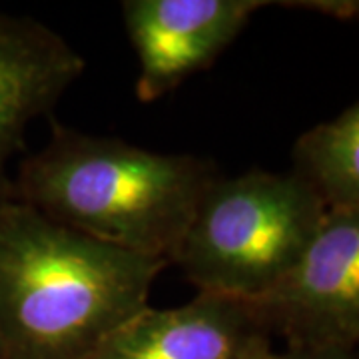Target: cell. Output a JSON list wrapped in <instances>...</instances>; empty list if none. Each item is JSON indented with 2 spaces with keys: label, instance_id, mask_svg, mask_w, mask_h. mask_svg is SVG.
<instances>
[{
  "label": "cell",
  "instance_id": "cell-8",
  "mask_svg": "<svg viewBox=\"0 0 359 359\" xmlns=\"http://www.w3.org/2000/svg\"><path fill=\"white\" fill-rule=\"evenodd\" d=\"M292 174L318 196L327 212L359 210V106L299 134Z\"/></svg>",
  "mask_w": 359,
  "mask_h": 359
},
{
  "label": "cell",
  "instance_id": "cell-1",
  "mask_svg": "<svg viewBox=\"0 0 359 359\" xmlns=\"http://www.w3.org/2000/svg\"><path fill=\"white\" fill-rule=\"evenodd\" d=\"M166 259L92 240L18 200L0 204V335L8 359H90L148 306Z\"/></svg>",
  "mask_w": 359,
  "mask_h": 359
},
{
  "label": "cell",
  "instance_id": "cell-10",
  "mask_svg": "<svg viewBox=\"0 0 359 359\" xmlns=\"http://www.w3.org/2000/svg\"><path fill=\"white\" fill-rule=\"evenodd\" d=\"M244 359H276V349L271 347V337H262L256 346L248 351Z\"/></svg>",
  "mask_w": 359,
  "mask_h": 359
},
{
  "label": "cell",
  "instance_id": "cell-3",
  "mask_svg": "<svg viewBox=\"0 0 359 359\" xmlns=\"http://www.w3.org/2000/svg\"><path fill=\"white\" fill-rule=\"evenodd\" d=\"M327 210L294 174L219 176L202 196L170 266L202 294L248 299L271 287L308 250Z\"/></svg>",
  "mask_w": 359,
  "mask_h": 359
},
{
  "label": "cell",
  "instance_id": "cell-5",
  "mask_svg": "<svg viewBox=\"0 0 359 359\" xmlns=\"http://www.w3.org/2000/svg\"><path fill=\"white\" fill-rule=\"evenodd\" d=\"M269 0H126L124 25L138 56L136 96L154 102L230 46Z\"/></svg>",
  "mask_w": 359,
  "mask_h": 359
},
{
  "label": "cell",
  "instance_id": "cell-4",
  "mask_svg": "<svg viewBox=\"0 0 359 359\" xmlns=\"http://www.w3.org/2000/svg\"><path fill=\"white\" fill-rule=\"evenodd\" d=\"M262 330L287 347L359 344V210L327 212L308 250L278 282L248 297Z\"/></svg>",
  "mask_w": 359,
  "mask_h": 359
},
{
  "label": "cell",
  "instance_id": "cell-9",
  "mask_svg": "<svg viewBox=\"0 0 359 359\" xmlns=\"http://www.w3.org/2000/svg\"><path fill=\"white\" fill-rule=\"evenodd\" d=\"M276 359H358L355 349H337V347H287L278 353Z\"/></svg>",
  "mask_w": 359,
  "mask_h": 359
},
{
  "label": "cell",
  "instance_id": "cell-6",
  "mask_svg": "<svg viewBox=\"0 0 359 359\" xmlns=\"http://www.w3.org/2000/svg\"><path fill=\"white\" fill-rule=\"evenodd\" d=\"M84 66V58L52 28L0 13V204L13 200L8 164L22 148L28 126L50 114Z\"/></svg>",
  "mask_w": 359,
  "mask_h": 359
},
{
  "label": "cell",
  "instance_id": "cell-2",
  "mask_svg": "<svg viewBox=\"0 0 359 359\" xmlns=\"http://www.w3.org/2000/svg\"><path fill=\"white\" fill-rule=\"evenodd\" d=\"M218 178L208 158L162 154L54 124L46 146L20 162L13 200L92 240L170 264Z\"/></svg>",
  "mask_w": 359,
  "mask_h": 359
},
{
  "label": "cell",
  "instance_id": "cell-11",
  "mask_svg": "<svg viewBox=\"0 0 359 359\" xmlns=\"http://www.w3.org/2000/svg\"><path fill=\"white\" fill-rule=\"evenodd\" d=\"M0 359H8L6 349H4V341H2V335H0Z\"/></svg>",
  "mask_w": 359,
  "mask_h": 359
},
{
  "label": "cell",
  "instance_id": "cell-7",
  "mask_svg": "<svg viewBox=\"0 0 359 359\" xmlns=\"http://www.w3.org/2000/svg\"><path fill=\"white\" fill-rule=\"evenodd\" d=\"M262 337L245 299L198 292L178 308L146 306L90 359H244Z\"/></svg>",
  "mask_w": 359,
  "mask_h": 359
}]
</instances>
